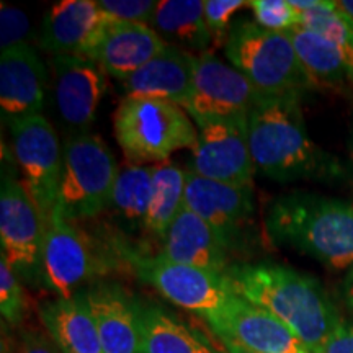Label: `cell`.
I'll return each instance as SVG.
<instances>
[{"label": "cell", "instance_id": "obj_1", "mask_svg": "<svg viewBox=\"0 0 353 353\" xmlns=\"http://www.w3.org/2000/svg\"><path fill=\"white\" fill-rule=\"evenodd\" d=\"M224 276L236 296L280 319L312 353H319L343 324L319 281L286 265L231 263Z\"/></svg>", "mask_w": 353, "mask_h": 353}, {"label": "cell", "instance_id": "obj_2", "mask_svg": "<svg viewBox=\"0 0 353 353\" xmlns=\"http://www.w3.org/2000/svg\"><path fill=\"white\" fill-rule=\"evenodd\" d=\"M255 172L275 182H334L341 162L309 138L299 97H263L247 118Z\"/></svg>", "mask_w": 353, "mask_h": 353}, {"label": "cell", "instance_id": "obj_3", "mask_svg": "<svg viewBox=\"0 0 353 353\" xmlns=\"http://www.w3.org/2000/svg\"><path fill=\"white\" fill-rule=\"evenodd\" d=\"M265 231L273 244L332 270L353 267V201L307 192L280 195L268 206Z\"/></svg>", "mask_w": 353, "mask_h": 353}, {"label": "cell", "instance_id": "obj_4", "mask_svg": "<svg viewBox=\"0 0 353 353\" xmlns=\"http://www.w3.org/2000/svg\"><path fill=\"white\" fill-rule=\"evenodd\" d=\"M224 54L263 97H299L317 83L304 69L288 33L270 32L250 20L234 21Z\"/></svg>", "mask_w": 353, "mask_h": 353}, {"label": "cell", "instance_id": "obj_5", "mask_svg": "<svg viewBox=\"0 0 353 353\" xmlns=\"http://www.w3.org/2000/svg\"><path fill=\"white\" fill-rule=\"evenodd\" d=\"M117 143L131 164H162L180 149H193L198 131L188 113L165 100L125 97L113 114Z\"/></svg>", "mask_w": 353, "mask_h": 353}, {"label": "cell", "instance_id": "obj_6", "mask_svg": "<svg viewBox=\"0 0 353 353\" xmlns=\"http://www.w3.org/2000/svg\"><path fill=\"white\" fill-rule=\"evenodd\" d=\"M118 174L117 161L100 136L88 132L72 136L64 145L54 218L72 224L103 213Z\"/></svg>", "mask_w": 353, "mask_h": 353}, {"label": "cell", "instance_id": "obj_7", "mask_svg": "<svg viewBox=\"0 0 353 353\" xmlns=\"http://www.w3.org/2000/svg\"><path fill=\"white\" fill-rule=\"evenodd\" d=\"M125 255L141 280L154 286L167 301L205 317L206 322L218 316L234 296L221 273L172 262L162 254L139 255L125 250Z\"/></svg>", "mask_w": 353, "mask_h": 353}, {"label": "cell", "instance_id": "obj_8", "mask_svg": "<svg viewBox=\"0 0 353 353\" xmlns=\"http://www.w3.org/2000/svg\"><path fill=\"white\" fill-rule=\"evenodd\" d=\"M8 128L13 156L21 172L20 182L37 205L46 229L57 206L64 149H61L54 128L43 114L13 121Z\"/></svg>", "mask_w": 353, "mask_h": 353}, {"label": "cell", "instance_id": "obj_9", "mask_svg": "<svg viewBox=\"0 0 353 353\" xmlns=\"http://www.w3.org/2000/svg\"><path fill=\"white\" fill-rule=\"evenodd\" d=\"M110 265L85 234L61 218L44 229L39 280L57 298H74L85 281L108 272Z\"/></svg>", "mask_w": 353, "mask_h": 353}, {"label": "cell", "instance_id": "obj_10", "mask_svg": "<svg viewBox=\"0 0 353 353\" xmlns=\"http://www.w3.org/2000/svg\"><path fill=\"white\" fill-rule=\"evenodd\" d=\"M185 206L213 229L228 252L242 249L254 232V187H236L187 170Z\"/></svg>", "mask_w": 353, "mask_h": 353}, {"label": "cell", "instance_id": "obj_11", "mask_svg": "<svg viewBox=\"0 0 353 353\" xmlns=\"http://www.w3.org/2000/svg\"><path fill=\"white\" fill-rule=\"evenodd\" d=\"M198 131L190 172L236 187H252L255 165L250 156L247 118L193 121Z\"/></svg>", "mask_w": 353, "mask_h": 353}, {"label": "cell", "instance_id": "obj_12", "mask_svg": "<svg viewBox=\"0 0 353 353\" xmlns=\"http://www.w3.org/2000/svg\"><path fill=\"white\" fill-rule=\"evenodd\" d=\"M263 95L214 52L195 56L193 94L185 108L193 121L249 118Z\"/></svg>", "mask_w": 353, "mask_h": 353}, {"label": "cell", "instance_id": "obj_13", "mask_svg": "<svg viewBox=\"0 0 353 353\" xmlns=\"http://www.w3.org/2000/svg\"><path fill=\"white\" fill-rule=\"evenodd\" d=\"M44 224L32 196L19 180L2 176L0 188V250L17 275L28 280L41 272Z\"/></svg>", "mask_w": 353, "mask_h": 353}, {"label": "cell", "instance_id": "obj_14", "mask_svg": "<svg viewBox=\"0 0 353 353\" xmlns=\"http://www.w3.org/2000/svg\"><path fill=\"white\" fill-rule=\"evenodd\" d=\"M208 324L223 345L250 353H312L288 325L236 294Z\"/></svg>", "mask_w": 353, "mask_h": 353}, {"label": "cell", "instance_id": "obj_15", "mask_svg": "<svg viewBox=\"0 0 353 353\" xmlns=\"http://www.w3.org/2000/svg\"><path fill=\"white\" fill-rule=\"evenodd\" d=\"M54 101L64 125L82 134L90 128L105 90L107 76L95 59L87 56H52Z\"/></svg>", "mask_w": 353, "mask_h": 353}, {"label": "cell", "instance_id": "obj_16", "mask_svg": "<svg viewBox=\"0 0 353 353\" xmlns=\"http://www.w3.org/2000/svg\"><path fill=\"white\" fill-rule=\"evenodd\" d=\"M110 17L99 2L63 0L44 13L39 46L52 56H90L110 23Z\"/></svg>", "mask_w": 353, "mask_h": 353}, {"label": "cell", "instance_id": "obj_17", "mask_svg": "<svg viewBox=\"0 0 353 353\" xmlns=\"http://www.w3.org/2000/svg\"><path fill=\"white\" fill-rule=\"evenodd\" d=\"M46 65L28 43L8 48L0 56V108L7 125L41 114Z\"/></svg>", "mask_w": 353, "mask_h": 353}, {"label": "cell", "instance_id": "obj_18", "mask_svg": "<svg viewBox=\"0 0 353 353\" xmlns=\"http://www.w3.org/2000/svg\"><path fill=\"white\" fill-rule=\"evenodd\" d=\"M77 294L90 311L105 353H141L136 301L120 285L95 281Z\"/></svg>", "mask_w": 353, "mask_h": 353}, {"label": "cell", "instance_id": "obj_19", "mask_svg": "<svg viewBox=\"0 0 353 353\" xmlns=\"http://www.w3.org/2000/svg\"><path fill=\"white\" fill-rule=\"evenodd\" d=\"M195 79V54L167 46L154 59L121 82L125 97L165 100L188 107Z\"/></svg>", "mask_w": 353, "mask_h": 353}, {"label": "cell", "instance_id": "obj_20", "mask_svg": "<svg viewBox=\"0 0 353 353\" xmlns=\"http://www.w3.org/2000/svg\"><path fill=\"white\" fill-rule=\"evenodd\" d=\"M167 46L151 25L112 19L88 57L95 59L108 76L123 82Z\"/></svg>", "mask_w": 353, "mask_h": 353}, {"label": "cell", "instance_id": "obj_21", "mask_svg": "<svg viewBox=\"0 0 353 353\" xmlns=\"http://www.w3.org/2000/svg\"><path fill=\"white\" fill-rule=\"evenodd\" d=\"M162 242V255L172 262L224 275L231 263L229 252L213 229L187 206L176 214Z\"/></svg>", "mask_w": 353, "mask_h": 353}, {"label": "cell", "instance_id": "obj_22", "mask_svg": "<svg viewBox=\"0 0 353 353\" xmlns=\"http://www.w3.org/2000/svg\"><path fill=\"white\" fill-rule=\"evenodd\" d=\"M141 353H226L206 335L192 329L157 304L136 301Z\"/></svg>", "mask_w": 353, "mask_h": 353}, {"label": "cell", "instance_id": "obj_23", "mask_svg": "<svg viewBox=\"0 0 353 353\" xmlns=\"http://www.w3.org/2000/svg\"><path fill=\"white\" fill-rule=\"evenodd\" d=\"M39 319L61 353H105L82 298H56L39 306Z\"/></svg>", "mask_w": 353, "mask_h": 353}, {"label": "cell", "instance_id": "obj_24", "mask_svg": "<svg viewBox=\"0 0 353 353\" xmlns=\"http://www.w3.org/2000/svg\"><path fill=\"white\" fill-rule=\"evenodd\" d=\"M151 26L169 46L203 54L213 44L205 20V2L201 0H162L157 2Z\"/></svg>", "mask_w": 353, "mask_h": 353}, {"label": "cell", "instance_id": "obj_25", "mask_svg": "<svg viewBox=\"0 0 353 353\" xmlns=\"http://www.w3.org/2000/svg\"><path fill=\"white\" fill-rule=\"evenodd\" d=\"M154 165L130 164L120 170L114 182L108 208L118 228L126 234L145 229L149 198H151Z\"/></svg>", "mask_w": 353, "mask_h": 353}, {"label": "cell", "instance_id": "obj_26", "mask_svg": "<svg viewBox=\"0 0 353 353\" xmlns=\"http://www.w3.org/2000/svg\"><path fill=\"white\" fill-rule=\"evenodd\" d=\"M288 34L298 52L299 61L312 81L317 83V87L343 88L350 83L347 65L343 63L341 51L332 41L301 25L290 30Z\"/></svg>", "mask_w": 353, "mask_h": 353}, {"label": "cell", "instance_id": "obj_27", "mask_svg": "<svg viewBox=\"0 0 353 353\" xmlns=\"http://www.w3.org/2000/svg\"><path fill=\"white\" fill-rule=\"evenodd\" d=\"M185 187L187 170L169 161L154 165L145 232L159 239L164 237L176 214L185 208Z\"/></svg>", "mask_w": 353, "mask_h": 353}, {"label": "cell", "instance_id": "obj_28", "mask_svg": "<svg viewBox=\"0 0 353 353\" xmlns=\"http://www.w3.org/2000/svg\"><path fill=\"white\" fill-rule=\"evenodd\" d=\"M301 26L322 34L337 46L353 85V20L339 7V2L321 0L316 8L301 12Z\"/></svg>", "mask_w": 353, "mask_h": 353}, {"label": "cell", "instance_id": "obj_29", "mask_svg": "<svg viewBox=\"0 0 353 353\" xmlns=\"http://www.w3.org/2000/svg\"><path fill=\"white\" fill-rule=\"evenodd\" d=\"M254 13V21L270 32L288 33L301 25V12L290 0H252L247 6Z\"/></svg>", "mask_w": 353, "mask_h": 353}, {"label": "cell", "instance_id": "obj_30", "mask_svg": "<svg viewBox=\"0 0 353 353\" xmlns=\"http://www.w3.org/2000/svg\"><path fill=\"white\" fill-rule=\"evenodd\" d=\"M0 312L10 325H20L26 314V294L19 275L0 259Z\"/></svg>", "mask_w": 353, "mask_h": 353}, {"label": "cell", "instance_id": "obj_31", "mask_svg": "<svg viewBox=\"0 0 353 353\" xmlns=\"http://www.w3.org/2000/svg\"><path fill=\"white\" fill-rule=\"evenodd\" d=\"M247 6L244 0H205V20L214 46H224L234 13Z\"/></svg>", "mask_w": 353, "mask_h": 353}, {"label": "cell", "instance_id": "obj_32", "mask_svg": "<svg viewBox=\"0 0 353 353\" xmlns=\"http://www.w3.org/2000/svg\"><path fill=\"white\" fill-rule=\"evenodd\" d=\"M99 6L110 19L128 23L151 25L157 2L152 0H100Z\"/></svg>", "mask_w": 353, "mask_h": 353}, {"label": "cell", "instance_id": "obj_33", "mask_svg": "<svg viewBox=\"0 0 353 353\" xmlns=\"http://www.w3.org/2000/svg\"><path fill=\"white\" fill-rule=\"evenodd\" d=\"M30 34V20L20 8L7 3L0 7V50L7 51L8 48L26 43Z\"/></svg>", "mask_w": 353, "mask_h": 353}, {"label": "cell", "instance_id": "obj_34", "mask_svg": "<svg viewBox=\"0 0 353 353\" xmlns=\"http://www.w3.org/2000/svg\"><path fill=\"white\" fill-rule=\"evenodd\" d=\"M7 353H59V350L51 337H46L37 329H26L8 345Z\"/></svg>", "mask_w": 353, "mask_h": 353}, {"label": "cell", "instance_id": "obj_35", "mask_svg": "<svg viewBox=\"0 0 353 353\" xmlns=\"http://www.w3.org/2000/svg\"><path fill=\"white\" fill-rule=\"evenodd\" d=\"M319 353H353V322H343Z\"/></svg>", "mask_w": 353, "mask_h": 353}, {"label": "cell", "instance_id": "obj_36", "mask_svg": "<svg viewBox=\"0 0 353 353\" xmlns=\"http://www.w3.org/2000/svg\"><path fill=\"white\" fill-rule=\"evenodd\" d=\"M342 298L348 309L353 312V267L348 268V273L342 283Z\"/></svg>", "mask_w": 353, "mask_h": 353}, {"label": "cell", "instance_id": "obj_37", "mask_svg": "<svg viewBox=\"0 0 353 353\" xmlns=\"http://www.w3.org/2000/svg\"><path fill=\"white\" fill-rule=\"evenodd\" d=\"M339 7H341L342 10L353 20V0H341V2H339Z\"/></svg>", "mask_w": 353, "mask_h": 353}, {"label": "cell", "instance_id": "obj_38", "mask_svg": "<svg viewBox=\"0 0 353 353\" xmlns=\"http://www.w3.org/2000/svg\"><path fill=\"white\" fill-rule=\"evenodd\" d=\"M223 348H224V350H226V353H250V352L241 350V348L232 347V345H223Z\"/></svg>", "mask_w": 353, "mask_h": 353}, {"label": "cell", "instance_id": "obj_39", "mask_svg": "<svg viewBox=\"0 0 353 353\" xmlns=\"http://www.w3.org/2000/svg\"><path fill=\"white\" fill-rule=\"evenodd\" d=\"M352 152H353V134H352Z\"/></svg>", "mask_w": 353, "mask_h": 353}]
</instances>
